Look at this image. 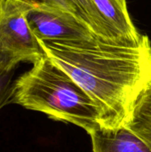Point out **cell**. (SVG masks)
<instances>
[{
  "label": "cell",
  "instance_id": "5",
  "mask_svg": "<svg viewBox=\"0 0 151 152\" xmlns=\"http://www.w3.org/2000/svg\"><path fill=\"white\" fill-rule=\"evenodd\" d=\"M89 134L93 152H151L148 144L126 126H100Z\"/></svg>",
  "mask_w": 151,
  "mask_h": 152
},
{
  "label": "cell",
  "instance_id": "8",
  "mask_svg": "<svg viewBox=\"0 0 151 152\" xmlns=\"http://www.w3.org/2000/svg\"><path fill=\"white\" fill-rule=\"evenodd\" d=\"M69 2L77 17L85 22L96 36L105 39L119 40L114 37L92 0H69Z\"/></svg>",
  "mask_w": 151,
  "mask_h": 152
},
{
  "label": "cell",
  "instance_id": "3",
  "mask_svg": "<svg viewBox=\"0 0 151 152\" xmlns=\"http://www.w3.org/2000/svg\"><path fill=\"white\" fill-rule=\"evenodd\" d=\"M31 4L4 0L0 9V68L14 70L20 62L34 64L45 54L27 19Z\"/></svg>",
  "mask_w": 151,
  "mask_h": 152
},
{
  "label": "cell",
  "instance_id": "9",
  "mask_svg": "<svg viewBox=\"0 0 151 152\" xmlns=\"http://www.w3.org/2000/svg\"><path fill=\"white\" fill-rule=\"evenodd\" d=\"M14 70H5L0 68V110L10 103Z\"/></svg>",
  "mask_w": 151,
  "mask_h": 152
},
{
  "label": "cell",
  "instance_id": "10",
  "mask_svg": "<svg viewBox=\"0 0 151 152\" xmlns=\"http://www.w3.org/2000/svg\"><path fill=\"white\" fill-rule=\"evenodd\" d=\"M20 1L29 4L31 5L40 4V5L60 8V9L65 10L67 12H69L75 14L76 16H77L72 4H70L69 0H20Z\"/></svg>",
  "mask_w": 151,
  "mask_h": 152
},
{
  "label": "cell",
  "instance_id": "6",
  "mask_svg": "<svg viewBox=\"0 0 151 152\" xmlns=\"http://www.w3.org/2000/svg\"><path fill=\"white\" fill-rule=\"evenodd\" d=\"M117 39L137 41L142 37L132 21L126 0H92Z\"/></svg>",
  "mask_w": 151,
  "mask_h": 152
},
{
  "label": "cell",
  "instance_id": "2",
  "mask_svg": "<svg viewBox=\"0 0 151 152\" xmlns=\"http://www.w3.org/2000/svg\"><path fill=\"white\" fill-rule=\"evenodd\" d=\"M10 103L73 124L88 134L102 126L94 102L46 55L14 80Z\"/></svg>",
  "mask_w": 151,
  "mask_h": 152
},
{
  "label": "cell",
  "instance_id": "4",
  "mask_svg": "<svg viewBox=\"0 0 151 152\" xmlns=\"http://www.w3.org/2000/svg\"><path fill=\"white\" fill-rule=\"evenodd\" d=\"M27 19L38 41L70 43L88 40L96 36L77 16L56 7L32 5Z\"/></svg>",
  "mask_w": 151,
  "mask_h": 152
},
{
  "label": "cell",
  "instance_id": "11",
  "mask_svg": "<svg viewBox=\"0 0 151 152\" xmlns=\"http://www.w3.org/2000/svg\"><path fill=\"white\" fill-rule=\"evenodd\" d=\"M4 2V0H0V9H1V7H2V5H3Z\"/></svg>",
  "mask_w": 151,
  "mask_h": 152
},
{
  "label": "cell",
  "instance_id": "1",
  "mask_svg": "<svg viewBox=\"0 0 151 152\" xmlns=\"http://www.w3.org/2000/svg\"><path fill=\"white\" fill-rule=\"evenodd\" d=\"M44 54L66 72L99 108L101 125L125 126L151 82V42L94 37L78 42L39 41Z\"/></svg>",
  "mask_w": 151,
  "mask_h": 152
},
{
  "label": "cell",
  "instance_id": "7",
  "mask_svg": "<svg viewBox=\"0 0 151 152\" xmlns=\"http://www.w3.org/2000/svg\"><path fill=\"white\" fill-rule=\"evenodd\" d=\"M125 126L151 149V82L136 101Z\"/></svg>",
  "mask_w": 151,
  "mask_h": 152
}]
</instances>
